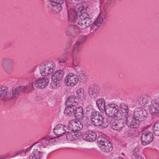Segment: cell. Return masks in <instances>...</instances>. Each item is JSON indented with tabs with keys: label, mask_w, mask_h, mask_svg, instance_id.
<instances>
[{
	"label": "cell",
	"mask_w": 159,
	"mask_h": 159,
	"mask_svg": "<svg viewBox=\"0 0 159 159\" xmlns=\"http://www.w3.org/2000/svg\"><path fill=\"white\" fill-rule=\"evenodd\" d=\"M88 6L87 3L83 2L78 3L76 6L78 14L77 23L78 26L82 29L88 27L92 24L91 19L86 11Z\"/></svg>",
	"instance_id": "obj_1"
},
{
	"label": "cell",
	"mask_w": 159,
	"mask_h": 159,
	"mask_svg": "<svg viewBox=\"0 0 159 159\" xmlns=\"http://www.w3.org/2000/svg\"><path fill=\"white\" fill-rule=\"evenodd\" d=\"M64 72L58 70L54 72L52 75L51 82L50 87L52 89H58L60 86L63 77Z\"/></svg>",
	"instance_id": "obj_2"
},
{
	"label": "cell",
	"mask_w": 159,
	"mask_h": 159,
	"mask_svg": "<svg viewBox=\"0 0 159 159\" xmlns=\"http://www.w3.org/2000/svg\"><path fill=\"white\" fill-rule=\"evenodd\" d=\"M56 67L54 62L49 61L41 65L39 67L40 74L44 77L50 75Z\"/></svg>",
	"instance_id": "obj_3"
},
{
	"label": "cell",
	"mask_w": 159,
	"mask_h": 159,
	"mask_svg": "<svg viewBox=\"0 0 159 159\" xmlns=\"http://www.w3.org/2000/svg\"><path fill=\"white\" fill-rule=\"evenodd\" d=\"M97 143L100 149L103 152H108L112 149L113 147L111 143L106 137L101 135L97 139Z\"/></svg>",
	"instance_id": "obj_4"
},
{
	"label": "cell",
	"mask_w": 159,
	"mask_h": 159,
	"mask_svg": "<svg viewBox=\"0 0 159 159\" xmlns=\"http://www.w3.org/2000/svg\"><path fill=\"white\" fill-rule=\"evenodd\" d=\"M133 115L134 117L139 122L145 120L148 116L146 111L141 107L135 108L134 110Z\"/></svg>",
	"instance_id": "obj_5"
},
{
	"label": "cell",
	"mask_w": 159,
	"mask_h": 159,
	"mask_svg": "<svg viewBox=\"0 0 159 159\" xmlns=\"http://www.w3.org/2000/svg\"><path fill=\"white\" fill-rule=\"evenodd\" d=\"M126 120L122 118H115L112 119L110 122L111 128L115 130H120L125 126Z\"/></svg>",
	"instance_id": "obj_6"
},
{
	"label": "cell",
	"mask_w": 159,
	"mask_h": 159,
	"mask_svg": "<svg viewBox=\"0 0 159 159\" xmlns=\"http://www.w3.org/2000/svg\"><path fill=\"white\" fill-rule=\"evenodd\" d=\"M92 124L95 126L99 127L102 125L104 122V118L101 114L98 111H94L90 117Z\"/></svg>",
	"instance_id": "obj_7"
},
{
	"label": "cell",
	"mask_w": 159,
	"mask_h": 159,
	"mask_svg": "<svg viewBox=\"0 0 159 159\" xmlns=\"http://www.w3.org/2000/svg\"><path fill=\"white\" fill-rule=\"evenodd\" d=\"M78 77L75 74L70 73L65 77L64 80L65 84L68 87H73L76 85L78 82Z\"/></svg>",
	"instance_id": "obj_8"
},
{
	"label": "cell",
	"mask_w": 159,
	"mask_h": 159,
	"mask_svg": "<svg viewBox=\"0 0 159 159\" xmlns=\"http://www.w3.org/2000/svg\"><path fill=\"white\" fill-rule=\"evenodd\" d=\"M119 107L115 104H110L107 105L105 111L106 115L109 117H114L119 113Z\"/></svg>",
	"instance_id": "obj_9"
},
{
	"label": "cell",
	"mask_w": 159,
	"mask_h": 159,
	"mask_svg": "<svg viewBox=\"0 0 159 159\" xmlns=\"http://www.w3.org/2000/svg\"><path fill=\"white\" fill-rule=\"evenodd\" d=\"M68 127L69 129L72 131H78L83 129V125L79 120L73 119L69 122Z\"/></svg>",
	"instance_id": "obj_10"
},
{
	"label": "cell",
	"mask_w": 159,
	"mask_h": 159,
	"mask_svg": "<svg viewBox=\"0 0 159 159\" xmlns=\"http://www.w3.org/2000/svg\"><path fill=\"white\" fill-rule=\"evenodd\" d=\"M154 137L152 133L150 131L143 133L141 135V140L143 145H146L151 143L153 141Z\"/></svg>",
	"instance_id": "obj_11"
},
{
	"label": "cell",
	"mask_w": 159,
	"mask_h": 159,
	"mask_svg": "<svg viewBox=\"0 0 159 159\" xmlns=\"http://www.w3.org/2000/svg\"><path fill=\"white\" fill-rule=\"evenodd\" d=\"M68 127L63 124H59L56 125L53 129L54 134L57 136L64 134L69 131Z\"/></svg>",
	"instance_id": "obj_12"
},
{
	"label": "cell",
	"mask_w": 159,
	"mask_h": 159,
	"mask_svg": "<svg viewBox=\"0 0 159 159\" xmlns=\"http://www.w3.org/2000/svg\"><path fill=\"white\" fill-rule=\"evenodd\" d=\"M100 91V87L97 84L93 83L89 86L88 89L89 96L91 98L96 97L98 95Z\"/></svg>",
	"instance_id": "obj_13"
},
{
	"label": "cell",
	"mask_w": 159,
	"mask_h": 159,
	"mask_svg": "<svg viewBox=\"0 0 159 159\" xmlns=\"http://www.w3.org/2000/svg\"><path fill=\"white\" fill-rule=\"evenodd\" d=\"M126 123L128 127L132 128H137L140 125L139 122L131 115L127 116Z\"/></svg>",
	"instance_id": "obj_14"
},
{
	"label": "cell",
	"mask_w": 159,
	"mask_h": 159,
	"mask_svg": "<svg viewBox=\"0 0 159 159\" xmlns=\"http://www.w3.org/2000/svg\"><path fill=\"white\" fill-rule=\"evenodd\" d=\"M83 133L79 131H74L69 133L66 134V138L69 141L77 140L82 138Z\"/></svg>",
	"instance_id": "obj_15"
},
{
	"label": "cell",
	"mask_w": 159,
	"mask_h": 159,
	"mask_svg": "<svg viewBox=\"0 0 159 159\" xmlns=\"http://www.w3.org/2000/svg\"><path fill=\"white\" fill-rule=\"evenodd\" d=\"M97 134L94 131L89 130L84 133L82 138L85 140L90 142L95 141L97 139Z\"/></svg>",
	"instance_id": "obj_16"
},
{
	"label": "cell",
	"mask_w": 159,
	"mask_h": 159,
	"mask_svg": "<svg viewBox=\"0 0 159 159\" xmlns=\"http://www.w3.org/2000/svg\"><path fill=\"white\" fill-rule=\"evenodd\" d=\"M49 82V80L48 78H42L36 80L34 83V85L38 89H43L48 86Z\"/></svg>",
	"instance_id": "obj_17"
},
{
	"label": "cell",
	"mask_w": 159,
	"mask_h": 159,
	"mask_svg": "<svg viewBox=\"0 0 159 159\" xmlns=\"http://www.w3.org/2000/svg\"><path fill=\"white\" fill-rule=\"evenodd\" d=\"M139 102L141 105L146 107L150 106L151 105L152 100L149 96L143 95L139 98Z\"/></svg>",
	"instance_id": "obj_18"
},
{
	"label": "cell",
	"mask_w": 159,
	"mask_h": 159,
	"mask_svg": "<svg viewBox=\"0 0 159 159\" xmlns=\"http://www.w3.org/2000/svg\"><path fill=\"white\" fill-rule=\"evenodd\" d=\"M79 102V100L77 97L74 95H71L68 97L66 99L65 102V105L66 107H76Z\"/></svg>",
	"instance_id": "obj_19"
},
{
	"label": "cell",
	"mask_w": 159,
	"mask_h": 159,
	"mask_svg": "<svg viewBox=\"0 0 159 159\" xmlns=\"http://www.w3.org/2000/svg\"><path fill=\"white\" fill-rule=\"evenodd\" d=\"M78 18V14L76 11L74 9L70 8L68 10V19L71 22H75Z\"/></svg>",
	"instance_id": "obj_20"
},
{
	"label": "cell",
	"mask_w": 159,
	"mask_h": 159,
	"mask_svg": "<svg viewBox=\"0 0 159 159\" xmlns=\"http://www.w3.org/2000/svg\"><path fill=\"white\" fill-rule=\"evenodd\" d=\"M73 114L76 119L80 120L83 119L84 116V111L82 107H80L76 108Z\"/></svg>",
	"instance_id": "obj_21"
},
{
	"label": "cell",
	"mask_w": 159,
	"mask_h": 159,
	"mask_svg": "<svg viewBox=\"0 0 159 159\" xmlns=\"http://www.w3.org/2000/svg\"><path fill=\"white\" fill-rule=\"evenodd\" d=\"M128 108L127 106L124 103L121 104L119 108V112L123 117H127L128 113Z\"/></svg>",
	"instance_id": "obj_22"
},
{
	"label": "cell",
	"mask_w": 159,
	"mask_h": 159,
	"mask_svg": "<svg viewBox=\"0 0 159 159\" xmlns=\"http://www.w3.org/2000/svg\"><path fill=\"white\" fill-rule=\"evenodd\" d=\"M149 111L152 115L158 116L159 114V107L158 103H154L150 106Z\"/></svg>",
	"instance_id": "obj_23"
},
{
	"label": "cell",
	"mask_w": 159,
	"mask_h": 159,
	"mask_svg": "<svg viewBox=\"0 0 159 159\" xmlns=\"http://www.w3.org/2000/svg\"><path fill=\"white\" fill-rule=\"evenodd\" d=\"M96 104L99 110L102 113L105 111L106 105L105 102L103 98L98 99L96 102Z\"/></svg>",
	"instance_id": "obj_24"
},
{
	"label": "cell",
	"mask_w": 159,
	"mask_h": 159,
	"mask_svg": "<svg viewBox=\"0 0 159 159\" xmlns=\"http://www.w3.org/2000/svg\"><path fill=\"white\" fill-rule=\"evenodd\" d=\"M103 21V18L102 16H99L94 22L91 27V30L93 31L97 29L101 25Z\"/></svg>",
	"instance_id": "obj_25"
},
{
	"label": "cell",
	"mask_w": 159,
	"mask_h": 159,
	"mask_svg": "<svg viewBox=\"0 0 159 159\" xmlns=\"http://www.w3.org/2000/svg\"><path fill=\"white\" fill-rule=\"evenodd\" d=\"M49 1L52 7V10L53 12L58 13L61 10L62 7L61 5L51 2L50 0Z\"/></svg>",
	"instance_id": "obj_26"
},
{
	"label": "cell",
	"mask_w": 159,
	"mask_h": 159,
	"mask_svg": "<svg viewBox=\"0 0 159 159\" xmlns=\"http://www.w3.org/2000/svg\"><path fill=\"white\" fill-rule=\"evenodd\" d=\"M93 108L92 106H89L84 109V115L85 117L89 118L91 117L92 114L94 111Z\"/></svg>",
	"instance_id": "obj_27"
},
{
	"label": "cell",
	"mask_w": 159,
	"mask_h": 159,
	"mask_svg": "<svg viewBox=\"0 0 159 159\" xmlns=\"http://www.w3.org/2000/svg\"><path fill=\"white\" fill-rule=\"evenodd\" d=\"M76 107H66L65 108L64 113L65 114L68 116H72L73 114Z\"/></svg>",
	"instance_id": "obj_28"
},
{
	"label": "cell",
	"mask_w": 159,
	"mask_h": 159,
	"mask_svg": "<svg viewBox=\"0 0 159 159\" xmlns=\"http://www.w3.org/2000/svg\"><path fill=\"white\" fill-rule=\"evenodd\" d=\"M25 87L23 86H20L13 89L11 91V95L12 97H14L22 91L25 89Z\"/></svg>",
	"instance_id": "obj_29"
},
{
	"label": "cell",
	"mask_w": 159,
	"mask_h": 159,
	"mask_svg": "<svg viewBox=\"0 0 159 159\" xmlns=\"http://www.w3.org/2000/svg\"><path fill=\"white\" fill-rule=\"evenodd\" d=\"M29 159H41V152L37 150H34L30 155Z\"/></svg>",
	"instance_id": "obj_30"
},
{
	"label": "cell",
	"mask_w": 159,
	"mask_h": 159,
	"mask_svg": "<svg viewBox=\"0 0 159 159\" xmlns=\"http://www.w3.org/2000/svg\"><path fill=\"white\" fill-rule=\"evenodd\" d=\"M8 92V88L5 86L0 87V99L4 98L7 94Z\"/></svg>",
	"instance_id": "obj_31"
},
{
	"label": "cell",
	"mask_w": 159,
	"mask_h": 159,
	"mask_svg": "<svg viewBox=\"0 0 159 159\" xmlns=\"http://www.w3.org/2000/svg\"><path fill=\"white\" fill-rule=\"evenodd\" d=\"M77 97L80 100L83 99L84 96V92L83 88H80L76 91Z\"/></svg>",
	"instance_id": "obj_32"
},
{
	"label": "cell",
	"mask_w": 159,
	"mask_h": 159,
	"mask_svg": "<svg viewBox=\"0 0 159 159\" xmlns=\"http://www.w3.org/2000/svg\"><path fill=\"white\" fill-rule=\"evenodd\" d=\"M159 121L157 120L155 123L153 128V131L155 135L157 136L159 135Z\"/></svg>",
	"instance_id": "obj_33"
},
{
	"label": "cell",
	"mask_w": 159,
	"mask_h": 159,
	"mask_svg": "<svg viewBox=\"0 0 159 159\" xmlns=\"http://www.w3.org/2000/svg\"><path fill=\"white\" fill-rule=\"evenodd\" d=\"M51 2L56 3L57 4L61 5L64 3L63 0H50Z\"/></svg>",
	"instance_id": "obj_34"
},
{
	"label": "cell",
	"mask_w": 159,
	"mask_h": 159,
	"mask_svg": "<svg viewBox=\"0 0 159 159\" xmlns=\"http://www.w3.org/2000/svg\"><path fill=\"white\" fill-rule=\"evenodd\" d=\"M116 159H123V158L121 157H119L118 158H116Z\"/></svg>",
	"instance_id": "obj_35"
}]
</instances>
